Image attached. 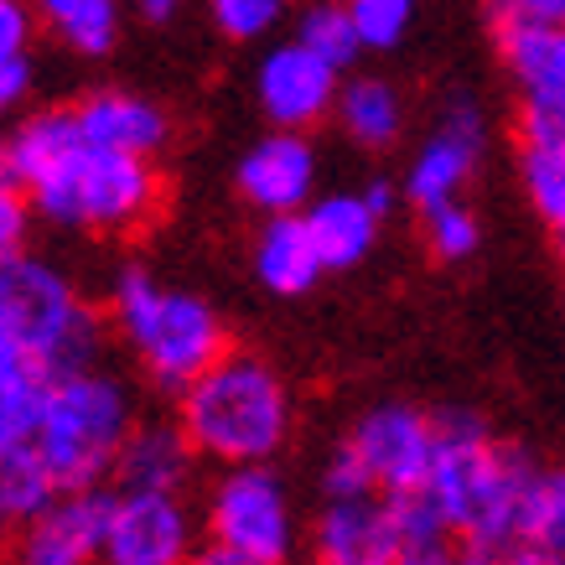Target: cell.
Returning <instances> with one entry per match:
<instances>
[{
  "instance_id": "cell-1",
  "label": "cell",
  "mask_w": 565,
  "mask_h": 565,
  "mask_svg": "<svg viewBox=\"0 0 565 565\" xmlns=\"http://www.w3.org/2000/svg\"><path fill=\"white\" fill-rule=\"evenodd\" d=\"M0 146L32 213L52 228L125 234L161 207V172L151 167V156L104 151L84 140L73 104L26 115Z\"/></svg>"
},
{
  "instance_id": "cell-2",
  "label": "cell",
  "mask_w": 565,
  "mask_h": 565,
  "mask_svg": "<svg viewBox=\"0 0 565 565\" xmlns=\"http://www.w3.org/2000/svg\"><path fill=\"white\" fill-rule=\"evenodd\" d=\"M534 482L540 467L519 446L498 441L478 411L467 405L436 411V467H430L426 498L462 534L467 555H493L524 540Z\"/></svg>"
},
{
  "instance_id": "cell-3",
  "label": "cell",
  "mask_w": 565,
  "mask_h": 565,
  "mask_svg": "<svg viewBox=\"0 0 565 565\" xmlns=\"http://www.w3.org/2000/svg\"><path fill=\"white\" fill-rule=\"evenodd\" d=\"M182 399V430L192 436L198 457L218 467L270 462L291 441V390L270 359L228 348L198 384L177 394Z\"/></svg>"
},
{
  "instance_id": "cell-4",
  "label": "cell",
  "mask_w": 565,
  "mask_h": 565,
  "mask_svg": "<svg viewBox=\"0 0 565 565\" xmlns=\"http://www.w3.org/2000/svg\"><path fill=\"white\" fill-rule=\"evenodd\" d=\"M130 430H136L130 384L99 363H88V369L57 374L47 384L32 446L47 462L57 493H78V488H99L104 478H115Z\"/></svg>"
},
{
  "instance_id": "cell-5",
  "label": "cell",
  "mask_w": 565,
  "mask_h": 565,
  "mask_svg": "<svg viewBox=\"0 0 565 565\" xmlns=\"http://www.w3.org/2000/svg\"><path fill=\"white\" fill-rule=\"evenodd\" d=\"M109 317L140 359V369L151 374V384L167 394L198 384L228 353V327L213 311V301H203L198 291H172L140 265H125L115 275Z\"/></svg>"
},
{
  "instance_id": "cell-6",
  "label": "cell",
  "mask_w": 565,
  "mask_h": 565,
  "mask_svg": "<svg viewBox=\"0 0 565 565\" xmlns=\"http://www.w3.org/2000/svg\"><path fill=\"white\" fill-rule=\"evenodd\" d=\"M0 343L42 363L52 379L99 359V311L84 301L68 270L42 255H21L0 270Z\"/></svg>"
},
{
  "instance_id": "cell-7",
  "label": "cell",
  "mask_w": 565,
  "mask_h": 565,
  "mask_svg": "<svg viewBox=\"0 0 565 565\" xmlns=\"http://www.w3.org/2000/svg\"><path fill=\"white\" fill-rule=\"evenodd\" d=\"M203 524L213 545L265 565H286L296 555V540H301L296 498L270 462L223 467L213 488H207Z\"/></svg>"
},
{
  "instance_id": "cell-8",
  "label": "cell",
  "mask_w": 565,
  "mask_h": 565,
  "mask_svg": "<svg viewBox=\"0 0 565 565\" xmlns=\"http://www.w3.org/2000/svg\"><path fill=\"white\" fill-rule=\"evenodd\" d=\"M498 57L519 94V140L565 146V26L498 21Z\"/></svg>"
},
{
  "instance_id": "cell-9",
  "label": "cell",
  "mask_w": 565,
  "mask_h": 565,
  "mask_svg": "<svg viewBox=\"0 0 565 565\" xmlns=\"http://www.w3.org/2000/svg\"><path fill=\"white\" fill-rule=\"evenodd\" d=\"M343 441L359 451V462L369 467L384 498L426 493L430 467H436V415L415 411L405 399H384L353 420Z\"/></svg>"
},
{
  "instance_id": "cell-10",
  "label": "cell",
  "mask_w": 565,
  "mask_h": 565,
  "mask_svg": "<svg viewBox=\"0 0 565 565\" xmlns=\"http://www.w3.org/2000/svg\"><path fill=\"white\" fill-rule=\"evenodd\" d=\"M198 555V524L182 493L115 488L104 565H188Z\"/></svg>"
},
{
  "instance_id": "cell-11",
  "label": "cell",
  "mask_w": 565,
  "mask_h": 565,
  "mask_svg": "<svg viewBox=\"0 0 565 565\" xmlns=\"http://www.w3.org/2000/svg\"><path fill=\"white\" fill-rule=\"evenodd\" d=\"M482 156H488V120H482V109L472 99H451L436 115L430 136L415 146L411 167H405V198L420 213L462 198L467 182L478 177Z\"/></svg>"
},
{
  "instance_id": "cell-12",
  "label": "cell",
  "mask_w": 565,
  "mask_h": 565,
  "mask_svg": "<svg viewBox=\"0 0 565 565\" xmlns=\"http://www.w3.org/2000/svg\"><path fill=\"white\" fill-rule=\"evenodd\" d=\"M109 503L115 493H104V488L57 493L11 534L6 565H104Z\"/></svg>"
},
{
  "instance_id": "cell-13",
  "label": "cell",
  "mask_w": 565,
  "mask_h": 565,
  "mask_svg": "<svg viewBox=\"0 0 565 565\" xmlns=\"http://www.w3.org/2000/svg\"><path fill=\"white\" fill-rule=\"evenodd\" d=\"M338 88H343V68H332L296 36L275 42L255 68V99L275 130H311L317 120H327L338 109Z\"/></svg>"
},
{
  "instance_id": "cell-14",
  "label": "cell",
  "mask_w": 565,
  "mask_h": 565,
  "mask_svg": "<svg viewBox=\"0 0 565 565\" xmlns=\"http://www.w3.org/2000/svg\"><path fill=\"white\" fill-rule=\"evenodd\" d=\"M234 188L265 218L275 213H301L317 198V146L307 130H270L259 136L234 167Z\"/></svg>"
},
{
  "instance_id": "cell-15",
  "label": "cell",
  "mask_w": 565,
  "mask_h": 565,
  "mask_svg": "<svg viewBox=\"0 0 565 565\" xmlns=\"http://www.w3.org/2000/svg\"><path fill=\"white\" fill-rule=\"evenodd\" d=\"M394 550H399V514L384 493L327 498L311 524L317 565H394Z\"/></svg>"
},
{
  "instance_id": "cell-16",
  "label": "cell",
  "mask_w": 565,
  "mask_h": 565,
  "mask_svg": "<svg viewBox=\"0 0 565 565\" xmlns=\"http://www.w3.org/2000/svg\"><path fill=\"white\" fill-rule=\"evenodd\" d=\"M394 207V188L390 182H369V188H348V192H327V198H311L301 207L311 239L322 249L327 270H353L374 255L379 228Z\"/></svg>"
},
{
  "instance_id": "cell-17",
  "label": "cell",
  "mask_w": 565,
  "mask_h": 565,
  "mask_svg": "<svg viewBox=\"0 0 565 565\" xmlns=\"http://www.w3.org/2000/svg\"><path fill=\"white\" fill-rule=\"evenodd\" d=\"M73 115H78L84 140H94L104 151H130L156 161V151L172 140V125L161 115V104L140 99L130 88H94V94L73 104Z\"/></svg>"
},
{
  "instance_id": "cell-18",
  "label": "cell",
  "mask_w": 565,
  "mask_h": 565,
  "mask_svg": "<svg viewBox=\"0 0 565 565\" xmlns=\"http://www.w3.org/2000/svg\"><path fill=\"white\" fill-rule=\"evenodd\" d=\"M192 462H198V446L182 430V420H136L120 451V467H115V482L146 488V493H182Z\"/></svg>"
},
{
  "instance_id": "cell-19",
  "label": "cell",
  "mask_w": 565,
  "mask_h": 565,
  "mask_svg": "<svg viewBox=\"0 0 565 565\" xmlns=\"http://www.w3.org/2000/svg\"><path fill=\"white\" fill-rule=\"evenodd\" d=\"M322 275H327L322 249H317V239H311V228L301 213H275V218H265V228H259V239H255V280L265 291L296 301V296H307Z\"/></svg>"
},
{
  "instance_id": "cell-20",
  "label": "cell",
  "mask_w": 565,
  "mask_h": 565,
  "mask_svg": "<svg viewBox=\"0 0 565 565\" xmlns=\"http://www.w3.org/2000/svg\"><path fill=\"white\" fill-rule=\"evenodd\" d=\"M332 120H338L348 146H359V151H390L394 140L405 136L411 109H405V94H399L390 78L359 73V78H343Z\"/></svg>"
},
{
  "instance_id": "cell-21",
  "label": "cell",
  "mask_w": 565,
  "mask_h": 565,
  "mask_svg": "<svg viewBox=\"0 0 565 565\" xmlns=\"http://www.w3.org/2000/svg\"><path fill=\"white\" fill-rule=\"evenodd\" d=\"M36 21L78 57H109L120 42V0H32Z\"/></svg>"
},
{
  "instance_id": "cell-22",
  "label": "cell",
  "mask_w": 565,
  "mask_h": 565,
  "mask_svg": "<svg viewBox=\"0 0 565 565\" xmlns=\"http://www.w3.org/2000/svg\"><path fill=\"white\" fill-rule=\"evenodd\" d=\"M394 514H399V550H394V565H467L462 534L446 524V514L426 493L394 498Z\"/></svg>"
},
{
  "instance_id": "cell-23",
  "label": "cell",
  "mask_w": 565,
  "mask_h": 565,
  "mask_svg": "<svg viewBox=\"0 0 565 565\" xmlns=\"http://www.w3.org/2000/svg\"><path fill=\"white\" fill-rule=\"evenodd\" d=\"M52 374L42 363H32L26 353L0 343V446L32 441L42 399H47Z\"/></svg>"
},
{
  "instance_id": "cell-24",
  "label": "cell",
  "mask_w": 565,
  "mask_h": 565,
  "mask_svg": "<svg viewBox=\"0 0 565 565\" xmlns=\"http://www.w3.org/2000/svg\"><path fill=\"white\" fill-rule=\"evenodd\" d=\"M52 498H57V482H52L47 462L36 457V446H0V534H17Z\"/></svg>"
},
{
  "instance_id": "cell-25",
  "label": "cell",
  "mask_w": 565,
  "mask_h": 565,
  "mask_svg": "<svg viewBox=\"0 0 565 565\" xmlns=\"http://www.w3.org/2000/svg\"><path fill=\"white\" fill-rule=\"evenodd\" d=\"M296 42H307L317 57H327L332 68H353L359 63V26H353V11H348V0H307L301 6V17H296Z\"/></svg>"
},
{
  "instance_id": "cell-26",
  "label": "cell",
  "mask_w": 565,
  "mask_h": 565,
  "mask_svg": "<svg viewBox=\"0 0 565 565\" xmlns=\"http://www.w3.org/2000/svg\"><path fill=\"white\" fill-rule=\"evenodd\" d=\"M519 182L524 198L550 228L565 223V146H540V140H519Z\"/></svg>"
},
{
  "instance_id": "cell-27",
  "label": "cell",
  "mask_w": 565,
  "mask_h": 565,
  "mask_svg": "<svg viewBox=\"0 0 565 565\" xmlns=\"http://www.w3.org/2000/svg\"><path fill=\"white\" fill-rule=\"evenodd\" d=\"M420 228H426V249L441 259V265H462V259L478 255V244H482V223L462 198L426 207V213H420Z\"/></svg>"
},
{
  "instance_id": "cell-28",
  "label": "cell",
  "mask_w": 565,
  "mask_h": 565,
  "mask_svg": "<svg viewBox=\"0 0 565 565\" xmlns=\"http://www.w3.org/2000/svg\"><path fill=\"white\" fill-rule=\"evenodd\" d=\"M348 11H353L363 52H394L405 47L420 0H348Z\"/></svg>"
},
{
  "instance_id": "cell-29",
  "label": "cell",
  "mask_w": 565,
  "mask_h": 565,
  "mask_svg": "<svg viewBox=\"0 0 565 565\" xmlns=\"http://www.w3.org/2000/svg\"><path fill=\"white\" fill-rule=\"evenodd\" d=\"M524 540L565 555V467L540 472L534 498H530V519H524Z\"/></svg>"
},
{
  "instance_id": "cell-30",
  "label": "cell",
  "mask_w": 565,
  "mask_h": 565,
  "mask_svg": "<svg viewBox=\"0 0 565 565\" xmlns=\"http://www.w3.org/2000/svg\"><path fill=\"white\" fill-rule=\"evenodd\" d=\"M207 17L228 42H259L286 17V0H207Z\"/></svg>"
},
{
  "instance_id": "cell-31",
  "label": "cell",
  "mask_w": 565,
  "mask_h": 565,
  "mask_svg": "<svg viewBox=\"0 0 565 565\" xmlns=\"http://www.w3.org/2000/svg\"><path fill=\"white\" fill-rule=\"evenodd\" d=\"M26 228H32V203L17 188V177L6 167V146H0V270L26 255Z\"/></svg>"
},
{
  "instance_id": "cell-32",
  "label": "cell",
  "mask_w": 565,
  "mask_h": 565,
  "mask_svg": "<svg viewBox=\"0 0 565 565\" xmlns=\"http://www.w3.org/2000/svg\"><path fill=\"white\" fill-rule=\"evenodd\" d=\"M36 6L32 0H0V68H21L32 63L36 42Z\"/></svg>"
},
{
  "instance_id": "cell-33",
  "label": "cell",
  "mask_w": 565,
  "mask_h": 565,
  "mask_svg": "<svg viewBox=\"0 0 565 565\" xmlns=\"http://www.w3.org/2000/svg\"><path fill=\"white\" fill-rule=\"evenodd\" d=\"M322 493L327 498H348V493H379L374 478H369V467L359 462V451L348 441L332 446V457L322 467Z\"/></svg>"
},
{
  "instance_id": "cell-34",
  "label": "cell",
  "mask_w": 565,
  "mask_h": 565,
  "mask_svg": "<svg viewBox=\"0 0 565 565\" xmlns=\"http://www.w3.org/2000/svg\"><path fill=\"white\" fill-rule=\"evenodd\" d=\"M493 6V26L498 21H555L565 26V0H488Z\"/></svg>"
},
{
  "instance_id": "cell-35",
  "label": "cell",
  "mask_w": 565,
  "mask_h": 565,
  "mask_svg": "<svg viewBox=\"0 0 565 565\" xmlns=\"http://www.w3.org/2000/svg\"><path fill=\"white\" fill-rule=\"evenodd\" d=\"M467 565H565V555L534 545V540H514V545L493 550V555H467Z\"/></svg>"
},
{
  "instance_id": "cell-36",
  "label": "cell",
  "mask_w": 565,
  "mask_h": 565,
  "mask_svg": "<svg viewBox=\"0 0 565 565\" xmlns=\"http://www.w3.org/2000/svg\"><path fill=\"white\" fill-rule=\"evenodd\" d=\"M26 88H32V63H21V68H0V125L21 109Z\"/></svg>"
},
{
  "instance_id": "cell-37",
  "label": "cell",
  "mask_w": 565,
  "mask_h": 565,
  "mask_svg": "<svg viewBox=\"0 0 565 565\" xmlns=\"http://www.w3.org/2000/svg\"><path fill=\"white\" fill-rule=\"evenodd\" d=\"M188 565H265V561H249V555H234V550H223V545H213V540H207V545L198 550V555H192Z\"/></svg>"
},
{
  "instance_id": "cell-38",
  "label": "cell",
  "mask_w": 565,
  "mask_h": 565,
  "mask_svg": "<svg viewBox=\"0 0 565 565\" xmlns=\"http://www.w3.org/2000/svg\"><path fill=\"white\" fill-rule=\"evenodd\" d=\"M136 6H140V17H146V21H172L188 0H136Z\"/></svg>"
},
{
  "instance_id": "cell-39",
  "label": "cell",
  "mask_w": 565,
  "mask_h": 565,
  "mask_svg": "<svg viewBox=\"0 0 565 565\" xmlns=\"http://www.w3.org/2000/svg\"><path fill=\"white\" fill-rule=\"evenodd\" d=\"M555 244H561V255H565V223H561V228H555Z\"/></svg>"
}]
</instances>
